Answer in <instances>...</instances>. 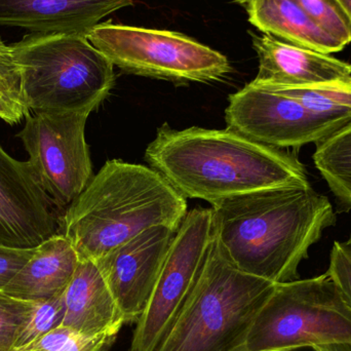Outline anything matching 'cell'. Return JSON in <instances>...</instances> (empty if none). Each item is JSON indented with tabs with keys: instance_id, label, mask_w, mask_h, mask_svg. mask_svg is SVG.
<instances>
[{
	"instance_id": "18",
	"label": "cell",
	"mask_w": 351,
	"mask_h": 351,
	"mask_svg": "<svg viewBox=\"0 0 351 351\" xmlns=\"http://www.w3.org/2000/svg\"><path fill=\"white\" fill-rule=\"evenodd\" d=\"M313 158L339 204L351 210V121L317 143Z\"/></svg>"
},
{
	"instance_id": "20",
	"label": "cell",
	"mask_w": 351,
	"mask_h": 351,
	"mask_svg": "<svg viewBox=\"0 0 351 351\" xmlns=\"http://www.w3.org/2000/svg\"><path fill=\"white\" fill-rule=\"evenodd\" d=\"M30 114L24 101L20 70L10 45L0 37V119L16 125Z\"/></svg>"
},
{
	"instance_id": "13",
	"label": "cell",
	"mask_w": 351,
	"mask_h": 351,
	"mask_svg": "<svg viewBox=\"0 0 351 351\" xmlns=\"http://www.w3.org/2000/svg\"><path fill=\"white\" fill-rule=\"evenodd\" d=\"M259 68L254 86H305L351 82V64L271 35L252 34Z\"/></svg>"
},
{
	"instance_id": "22",
	"label": "cell",
	"mask_w": 351,
	"mask_h": 351,
	"mask_svg": "<svg viewBox=\"0 0 351 351\" xmlns=\"http://www.w3.org/2000/svg\"><path fill=\"white\" fill-rule=\"evenodd\" d=\"M117 337L86 335L61 326L20 351H109Z\"/></svg>"
},
{
	"instance_id": "8",
	"label": "cell",
	"mask_w": 351,
	"mask_h": 351,
	"mask_svg": "<svg viewBox=\"0 0 351 351\" xmlns=\"http://www.w3.org/2000/svg\"><path fill=\"white\" fill-rule=\"evenodd\" d=\"M213 241L212 208L187 212L176 232L130 351H156L191 296Z\"/></svg>"
},
{
	"instance_id": "11",
	"label": "cell",
	"mask_w": 351,
	"mask_h": 351,
	"mask_svg": "<svg viewBox=\"0 0 351 351\" xmlns=\"http://www.w3.org/2000/svg\"><path fill=\"white\" fill-rule=\"evenodd\" d=\"M61 217L30 164L0 144V245L34 249L60 233Z\"/></svg>"
},
{
	"instance_id": "2",
	"label": "cell",
	"mask_w": 351,
	"mask_h": 351,
	"mask_svg": "<svg viewBox=\"0 0 351 351\" xmlns=\"http://www.w3.org/2000/svg\"><path fill=\"white\" fill-rule=\"evenodd\" d=\"M145 158L182 195L212 206L260 190L311 184L295 154L229 129L175 130L166 123L148 145Z\"/></svg>"
},
{
	"instance_id": "4",
	"label": "cell",
	"mask_w": 351,
	"mask_h": 351,
	"mask_svg": "<svg viewBox=\"0 0 351 351\" xmlns=\"http://www.w3.org/2000/svg\"><path fill=\"white\" fill-rule=\"evenodd\" d=\"M274 282L237 268L215 239L191 296L156 351H245Z\"/></svg>"
},
{
	"instance_id": "29",
	"label": "cell",
	"mask_w": 351,
	"mask_h": 351,
	"mask_svg": "<svg viewBox=\"0 0 351 351\" xmlns=\"http://www.w3.org/2000/svg\"><path fill=\"white\" fill-rule=\"evenodd\" d=\"M231 1L237 2V3L245 4L247 3L249 0H231Z\"/></svg>"
},
{
	"instance_id": "3",
	"label": "cell",
	"mask_w": 351,
	"mask_h": 351,
	"mask_svg": "<svg viewBox=\"0 0 351 351\" xmlns=\"http://www.w3.org/2000/svg\"><path fill=\"white\" fill-rule=\"evenodd\" d=\"M187 200L158 171L108 160L64 210L61 229L80 259L98 261L154 226L178 230Z\"/></svg>"
},
{
	"instance_id": "25",
	"label": "cell",
	"mask_w": 351,
	"mask_h": 351,
	"mask_svg": "<svg viewBox=\"0 0 351 351\" xmlns=\"http://www.w3.org/2000/svg\"><path fill=\"white\" fill-rule=\"evenodd\" d=\"M332 278L351 306V241H335L326 272Z\"/></svg>"
},
{
	"instance_id": "17",
	"label": "cell",
	"mask_w": 351,
	"mask_h": 351,
	"mask_svg": "<svg viewBox=\"0 0 351 351\" xmlns=\"http://www.w3.org/2000/svg\"><path fill=\"white\" fill-rule=\"evenodd\" d=\"M249 21L264 34L331 55L346 47L319 26L294 0H249Z\"/></svg>"
},
{
	"instance_id": "14",
	"label": "cell",
	"mask_w": 351,
	"mask_h": 351,
	"mask_svg": "<svg viewBox=\"0 0 351 351\" xmlns=\"http://www.w3.org/2000/svg\"><path fill=\"white\" fill-rule=\"evenodd\" d=\"M134 0H0V26L88 37L102 19Z\"/></svg>"
},
{
	"instance_id": "9",
	"label": "cell",
	"mask_w": 351,
	"mask_h": 351,
	"mask_svg": "<svg viewBox=\"0 0 351 351\" xmlns=\"http://www.w3.org/2000/svg\"><path fill=\"white\" fill-rule=\"evenodd\" d=\"M88 112L30 113L16 137L45 191L66 210L93 178L86 140Z\"/></svg>"
},
{
	"instance_id": "16",
	"label": "cell",
	"mask_w": 351,
	"mask_h": 351,
	"mask_svg": "<svg viewBox=\"0 0 351 351\" xmlns=\"http://www.w3.org/2000/svg\"><path fill=\"white\" fill-rule=\"evenodd\" d=\"M80 261L71 241L63 233H57L35 247L30 259L2 291L24 301L43 300L63 294Z\"/></svg>"
},
{
	"instance_id": "6",
	"label": "cell",
	"mask_w": 351,
	"mask_h": 351,
	"mask_svg": "<svg viewBox=\"0 0 351 351\" xmlns=\"http://www.w3.org/2000/svg\"><path fill=\"white\" fill-rule=\"evenodd\" d=\"M351 346V306L327 274L276 284L254 319L245 351Z\"/></svg>"
},
{
	"instance_id": "7",
	"label": "cell",
	"mask_w": 351,
	"mask_h": 351,
	"mask_svg": "<svg viewBox=\"0 0 351 351\" xmlns=\"http://www.w3.org/2000/svg\"><path fill=\"white\" fill-rule=\"evenodd\" d=\"M90 43L128 73L175 82H212L231 72L222 53L187 35L168 30L100 23Z\"/></svg>"
},
{
	"instance_id": "24",
	"label": "cell",
	"mask_w": 351,
	"mask_h": 351,
	"mask_svg": "<svg viewBox=\"0 0 351 351\" xmlns=\"http://www.w3.org/2000/svg\"><path fill=\"white\" fill-rule=\"evenodd\" d=\"M32 301L20 300L0 290V351H12Z\"/></svg>"
},
{
	"instance_id": "1",
	"label": "cell",
	"mask_w": 351,
	"mask_h": 351,
	"mask_svg": "<svg viewBox=\"0 0 351 351\" xmlns=\"http://www.w3.org/2000/svg\"><path fill=\"white\" fill-rule=\"evenodd\" d=\"M213 234L245 274L274 284L298 280L311 245L337 218L311 184L260 190L213 204Z\"/></svg>"
},
{
	"instance_id": "10",
	"label": "cell",
	"mask_w": 351,
	"mask_h": 351,
	"mask_svg": "<svg viewBox=\"0 0 351 351\" xmlns=\"http://www.w3.org/2000/svg\"><path fill=\"white\" fill-rule=\"evenodd\" d=\"M228 102L226 129L278 149L319 143L350 123L251 84L230 95Z\"/></svg>"
},
{
	"instance_id": "15",
	"label": "cell",
	"mask_w": 351,
	"mask_h": 351,
	"mask_svg": "<svg viewBox=\"0 0 351 351\" xmlns=\"http://www.w3.org/2000/svg\"><path fill=\"white\" fill-rule=\"evenodd\" d=\"M64 327L90 336L119 335L125 319L100 268L92 260L80 259L64 292Z\"/></svg>"
},
{
	"instance_id": "30",
	"label": "cell",
	"mask_w": 351,
	"mask_h": 351,
	"mask_svg": "<svg viewBox=\"0 0 351 351\" xmlns=\"http://www.w3.org/2000/svg\"><path fill=\"white\" fill-rule=\"evenodd\" d=\"M350 241H351V237H350Z\"/></svg>"
},
{
	"instance_id": "21",
	"label": "cell",
	"mask_w": 351,
	"mask_h": 351,
	"mask_svg": "<svg viewBox=\"0 0 351 351\" xmlns=\"http://www.w3.org/2000/svg\"><path fill=\"white\" fill-rule=\"evenodd\" d=\"M65 317L64 293L43 300L32 301L12 351L24 350L49 332L61 327Z\"/></svg>"
},
{
	"instance_id": "19",
	"label": "cell",
	"mask_w": 351,
	"mask_h": 351,
	"mask_svg": "<svg viewBox=\"0 0 351 351\" xmlns=\"http://www.w3.org/2000/svg\"><path fill=\"white\" fill-rule=\"evenodd\" d=\"M258 88L290 97L315 112L351 121V82H331L305 86H266Z\"/></svg>"
},
{
	"instance_id": "5",
	"label": "cell",
	"mask_w": 351,
	"mask_h": 351,
	"mask_svg": "<svg viewBox=\"0 0 351 351\" xmlns=\"http://www.w3.org/2000/svg\"><path fill=\"white\" fill-rule=\"evenodd\" d=\"M10 45L30 113L90 114L114 86V65L88 37L29 33Z\"/></svg>"
},
{
	"instance_id": "23",
	"label": "cell",
	"mask_w": 351,
	"mask_h": 351,
	"mask_svg": "<svg viewBox=\"0 0 351 351\" xmlns=\"http://www.w3.org/2000/svg\"><path fill=\"white\" fill-rule=\"evenodd\" d=\"M321 28L342 45L351 43V20L338 0H294Z\"/></svg>"
},
{
	"instance_id": "26",
	"label": "cell",
	"mask_w": 351,
	"mask_h": 351,
	"mask_svg": "<svg viewBox=\"0 0 351 351\" xmlns=\"http://www.w3.org/2000/svg\"><path fill=\"white\" fill-rule=\"evenodd\" d=\"M34 249H12L0 245V290L4 288L16 272L26 264Z\"/></svg>"
},
{
	"instance_id": "27",
	"label": "cell",
	"mask_w": 351,
	"mask_h": 351,
	"mask_svg": "<svg viewBox=\"0 0 351 351\" xmlns=\"http://www.w3.org/2000/svg\"><path fill=\"white\" fill-rule=\"evenodd\" d=\"M315 351H351V346L348 344H335V346H315Z\"/></svg>"
},
{
	"instance_id": "12",
	"label": "cell",
	"mask_w": 351,
	"mask_h": 351,
	"mask_svg": "<svg viewBox=\"0 0 351 351\" xmlns=\"http://www.w3.org/2000/svg\"><path fill=\"white\" fill-rule=\"evenodd\" d=\"M177 230L154 226L95 261L125 323H137L149 302Z\"/></svg>"
},
{
	"instance_id": "28",
	"label": "cell",
	"mask_w": 351,
	"mask_h": 351,
	"mask_svg": "<svg viewBox=\"0 0 351 351\" xmlns=\"http://www.w3.org/2000/svg\"><path fill=\"white\" fill-rule=\"evenodd\" d=\"M351 20V0H338Z\"/></svg>"
}]
</instances>
